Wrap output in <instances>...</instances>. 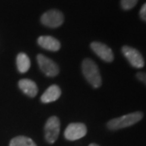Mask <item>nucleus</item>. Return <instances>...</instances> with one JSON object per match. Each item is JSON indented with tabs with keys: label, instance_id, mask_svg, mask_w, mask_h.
<instances>
[{
	"label": "nucleus",
	"instance_id": "obj_9",
	"mask_svg": "<svg viewBox=\"0 0 146 146\" xmlns=\"http://www.w3.org/2000/svg\"><path fill=\"white\" fill-rule=\"evenodd\" d=\"M37 43L42 48L50 51H58L61 48L59 41L50 36H39L37 39Z\"/></svg>",
	"mask_w": 146,
	"mask_h": 146
},
{
	"label": "nucleus",
	"instance_id": "obj_6",
	"mask_svg": "<svg viewBox=\"0 0 146 146\" xmlns=\"http://www.w3.org/2000/svg\"><path fill=\"white\" fill-rule=\"evenodd\" d=\"M122 53L133 68H142L145 66L144 58L140 51H138L135 48L124 46L122 48Z\"/></svg>",
	"mask_w": 146,
	"mask_h": 146
},
{
	"label": "nucleus",
	"instance_id": "obj_11",
	"mask_svg": "<svg viewBox=\"0 0 146 146\" xmlns=\"http://www.w3.org/2000/svg\"><path fill=\"white\" fill-rule=\"evenodd\" d=\"M19 88L23 91V93L26 94L30 98L36 97L38 93V88L36 84L30 79H22L19 81Z\"/></svg>",
	"mask_w": 146,
	"mask_h": 146
},
{
	"label": "nucleus",
	"instance_id": "obj_8",
	"mask_svg": "<svg viewBox=\"0 0 146 146\" xmlns=\"http://www.w3.org/2000/svg\"><path fill=\"white\" fill-rule=\"evenodd\" d=\"M90 47L93 51L105 62L110 63L114 60V54L112 50L106 44L99 42H94L91 43Z\"/></svg>",
	"mask_w": 146,
	"mask_h": 146
},
{
	"label": "nucleus",
	"instance_id": "obj_15",
	"mask_svg": "<svg viewBox=\"0 0 146 146\" xmlns=\"http://www.w3.org/2000/svg\"><path fill=\"white\" fill-rule=\"evenodd\" d=\"M136 78L142 83L146 84V72H138L136 74Z\"/></svg>",
	"mask_w": 146,
	"mask_h": 146
},
{
	"label": "nucleus",
	"instance_id": "obj_4",
	"mask_svg": "<svg viewBox=\"0 0 146 146\" xmlns=\"http://www.w3.org/2000/svg\"><path fill=\"white\" fill-rule=\"evenodd\" d=\"M64 16L58 10H50L45 12L41 17V22L43 25L50 28H58L63 25Z\"/></svg>",
	"mask_w": 146,
	"mask_h": 146
},
{
	"label": "nucleus",
	"instance_id": "obj_17",
	"mask_svg": "<svg viewBox=\"0 0 146 146\" xmlns=\"http://www.w3.org/2000/svg\"><path fill=\"white\" fill-rule=\"evenodd\" d=\"M89 146H99L98 145H97V144H94V143H92V144H90Z\"/></svg>",
	"mask_w": 146,
	"mask_h": 146
},
{
	"label": "nucleus",
	"instance_id": "obj_3",
	"mask_svg": "<svg viewBox=\"0 0 146 146\" xmlns=\"http://www.w3.org/2000/svg\"><path fill=\"white\" fill-rule=\"evenodd\" d=\"M60 131V121L56 116L49 118L45 125V138L50 144H54L57 141Z\"/></svg>",
	"mask_w": 146,
	"mask_h": 146
},
{
	"label": "nucleus",
	"instance_id": "obj_1",
	"mask_svg": "<svg viewBox=\"0 0 146 146\" xmlns=\"http://www.w3.org/2000/svg\"><path fill=\"white\" fill-rule=\"evenodd\" d=\"M143 113L141 111H136L131 114L123 115L121 117H118L113 119L110 120L107 123V127L110 130H119L122 128L128 127L131 126L136 124V123L140 122L143 119Z\"/></svg>",
	"mask_w": 146,
	"mask_h": 146
},
{
	"label": "nucleus",
	"instance_id": "obj_16",
	"mask_svg": "<svg viewBox=\"0 0 146 146\" xmlns=\"http://www.w3.org/2000/svg\"><path fill=\"white\" fill-rule=\"evenodd\" d=\"M140 16L143 21L146 22V3L141 7L140 11Z\"/></svg>",
	"mask_w": 146,
	"mask_h": 146
},
{
	"label": "nucleus",
	"instance_id": "obj_7",
	"mask_svg": "<svg viewBox=\"0 0 146 146\" xmlns=\"http://www.w3.org/2000/svg\"><path fill=\"white\" fill-rule=\"evenodd\" d=\"M87 134V127L82 123H72L67 127L64 136L68 141H76Z\"/></svg>",
	"mask_w": 146,
	"mask_h": 146
},
{
	"label": "nucleus",
	"instance_id": "obj_5",
	"mask_svg": "<svg viewBox=\"0 0 146 146\" xmlns=\"http://www.w3.org/2000/svg\"><path fill=\"white\" fill-rule=\"evenodd\" d=\"M36 60L40 69L45 75L50 77L56 76L59 72V68L57 63L54 62L52 59L46 57L43 54H38L36 56Z\"/></svg>",
	"mask_w": 146,
	"mask_h": 146
},
{
	"label": "nucleus",
	"instance_id": "obj_14",
	"mask_svg": "<svg viewBox=\"0 0 146 146\" xmlns=\"http://www.w3.org/2000/svg\"><path fill=\"white\" fill-rule=\"evenodd\" d=\"M137 3L138 0H121V7L123 10H131Z\"/></svg>",
	"mask_w": 146,
	"mask_h": 146
},
{
	"label": "nucleus",
	"instance_id": "obj_13",
	"mask_svg": "<svg viewBox=\"0 0 146 146\" xmlns=\"http://www.w3.org/2000/svg\"><path fill=\"white\" fill-rule=\"evenodd\" d=\"M9 146H36L33 141L26 136H16L10 142Z\"/></svg>",
	"mask_w": 146,
	"mask_h": 146
},
{
	"label": "nucleus",
	"instance_id": "obj_2",
	"mask_svg": "<svg viewBox=\"0 0 146 146\" xmlns=\"http://www.w3.org/2000/svg\"><path fill=\"white\" fill-rule=\"evenodd\" d=\"M82 72L84 76L94 88L98 89L102 85V77L96 63L90 58H85L82 62Z\"/></svg>",
	"mask_w": 146,
	"mask_h": 146
},
{
	"label": "nucleus",
	"instance_id": "obj_12",
	"mask_svg": "<svg viewBox=\"0 0 146 146\" xmlns=\"http://www.w3.org/2000/svg\"><path fill=\"white\" fill-rule=\"evenodd\" d=\"M30 59L25 53H20L16 57V66L21 73L27 72L30 68Z\"/></svg>",
	"mask_w": 146,
	"mask_h": 146
},
{
	"label": "nucleus",
	"instance_id": "obj_10",
	"mask_svg": "<svg viewBox=\"0 0 146 146\" xmlns=\"http://www.w3.org/2000/svg\"><path fill=\"white\" fill-rule=\"evenodd\" d=\"M61 96V89L57 84H52L43 93L41 97V102L43 103H50L58 100Z\"/></svg>",
	"mask_w": 146,
	"mask_h": 146
}]
</instances>
